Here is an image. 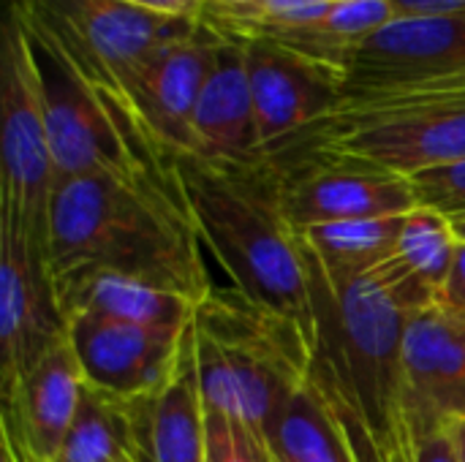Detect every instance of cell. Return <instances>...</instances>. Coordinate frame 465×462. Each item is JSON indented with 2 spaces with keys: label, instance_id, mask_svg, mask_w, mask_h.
<instances>
[{
  "label": "cell",
  "instance_id": "6da1fadb",
  "mask_svg": "<svg viewBox=\"0 0 465 462\" xmlns=\"http://www.w3.org/2000/svg\"><path fill=\"white\" fill-rule=\"evenodd\" d=\"M305 256L316 340L305 387L351 462H420L403 384L406 324L439 294L401 256L332 294Z\"/></svg>",
  "mask_w": 465,
  "mask_h": 462
},
{
  "label": "cell",
  "instance_id": "7a4b0ae2",
  "mask_svg": "<svg viewBox=\"0 0 465 462\" xmlns=\"http://www.w3.org/2000/svg\"><path fill=\"white\" fill-rule=\"evenodd\" d=\"M46 261L52 286L76 275L114 272L196 305L213 291L193 221L166 152L153 142L131 169L84 174L54 188Z\"/></svg>",
  "mask_w": 465,
  "mask_h": 462
},
{
  "label": "cell",
  "instance_id": "3957f363",
  "mask_svg": "<svg viewBox=\"0 0 465 462\" xmlns=\"http://www.w3.org/2000/svg\"><path fill=\"white\" fill-rule=\"evenodd\" d=\"M172 177L193 221L207 272L221 291L264 316L297 324L316 340V313L297 231L292 229L278 172L267 155L221 161L166 152Z\"/></svg>",
  "mask_w": 465,
  "mask_h": 462
},
{
  "label": "cell",
  "instance_id": "277c9868",
  "mask_svg": "<svg viewBox=\"0 0 465 462\" xmlns=\"http://www.w3.org/2000/svg\"><path fill=\"white\" fill-rule=\"evenodd\" d=\"M11 5L46 54L120 103L161 46L199 27V16L161 14L123 0H11Z\"/></svg>",
  "mask_w": 465,
  "mask_h": 462
},
{
  "label": "cell",
  "instance_id": "5b68a950",
  "mask_svg": "<svg viewBox=\"0 0 465 462\" xmlns=\"http://www.w3.org/2000/svg\"><path fill=\"white\" fill-rule=\"evenodd\" d=\"M0 212H8L46 253L54 161L44 114L38 46L16 5H8L0 46Z\"/></svg>",
  "mask_w": 465,
  "mask_h": 462
},
{
  "label": "cell",
  "instance_id": "8992f818",
  "mask_svg": "<svg viewBox=\"0 0 465 462\" xmlns=\"http://www.w3.org/2000/svg\"><path fill=\"white\" fill-rule=\"evenodd\" d=\"M294 139L414 177L465 161V93L341 106Z\"/></svg>",
  "mask_w": 465,
  "mask_h": 462
},
{
  "label": "cell",
  "instance_id": "52a82bcc",
  "mask_svg": "<svg viewBox=\"0 0 465 462\" xmlns=\"http://www.w3.org/2000/svg\"><path fill=\"white\" fill-rule=\"evenodd\" d=\"M341 93V106L465 93V14L395 16L351 52Z\"/></svg>",
  "mask_w": 465,
  "mask_h": 462
},
{
  "label": "cell",
  "instance_id": "ba28073f",
  "mask_svg": "<svg viewBox=\"0 0 465 462\" xmlns=\"http://www.w3.org/2000/svg\"><path fill=\"white\" fill-rule=\"evenodd\" d=\"M264 155L278 172L283 212L294 231L341 221L392 218L417 207L411 180L373 163L297 139Z\"/></svg>",
  "mask_w": 465,
  "mask_h": 462
},
{
  "label": "cell",
  "instance_id": "9c48e42d",
  "mask_svg": "<svg viewBox=\"0 0 465 462\" xmlns=\"http://www.w3.org/2000/svg\"><path fill=\"white\" fill-rule=\"evenodd\" d=\"M63 338L65 316L46 253L8 212H0V403Z\"/></svg>",
  "mask_w": 465,
  "mask_h": 462
},
{
  "label": "cell",
  "instance_id": "30bf717a",
  "mask_svg": "<svg viewBox=\"0 0 465 462\" xmlns=\"http://www.w3.org/2000/svg\"><path fill=\"white\" fill-rule=\"evenodd\" d=\"M65 335L87 387L117 400H153L177 368L185 329H150L76 310L65 316Z\"/></svg>",
  "mask_w": 465,
  "mask_h": 462
},
{
  "label": "cell",
  "instance_id": "8fae6325",
  "mask_svg": "<svg viewBox=\"0 0 465 462\" xmlns=\"http://www.w3.org/2000/svg\"><path fill=\"white\" fill-rule=\"evenodd\" d=\"M403 384L420 444L465 425V310L439 300L409 319Z\"/></svg>",
  "mask_w": 465,
  "mask_h": 462
},
{
  "label": "cell",
  "instance_id": "7c38bea8",
  "mask_svg": "<svg viewBox=\"0 0 465 462\" xmlns=\"http://www.w3.org/2000/svg\"><path fill=\"white\" fill-rule=\"evenodd\" d=\"M242 46L262 155L341 109V76L330 68L264 35L242 38Z\"/></svg>",
  "mask_w": 465,
  "mask_h": 462
},
{
  "label": "cell",
  "instance_id": "4fadbf2b",
  "mask_svg": "<svg viewBox=\"0 0 465 462\" xmlns=\"http://www.w3.org/2000/svg\"><path fill=\"white\" fill-rule=\"evenodd\" d=\"M221 33L199 19L196 33L161 46L134 79L123 106L163 152H196L193 112Z\"/></svg>",
  "mask_w": 465,
  "mask_h": 462
},
{
  "label": "cell",
  "instance_id": "5bb4252c",
  "mask_svg": "<svg viewBox=\"0 0 465 462\" xmlns=\"http://www.w3.org/2000/svg\"><path fill=\"white\" fill-rule=\"evenodd\" d=\"M82 387L84 378L65 335L33 365L16 392L3 400L0 428L14 436L27 462H54L60 455L79 408Z\"/></svg>",
  "mask_w": 465,
  "mask_h": 462
},
{
  "label": "cell",
  "instance_id": "9a60e30c",
  "mask_svg": "<svg viewBox=\"0 0 465 462\" xmlns=\"http://www.w3.org/2000/svg\"><path fill=\"white\" fill-rule=\"evenodd\" d=\"M196 155L221 161H253L262 155L256 139L253 95L242 38L221 33L207 82L193 112Z\"/></svg>",
  "mask_w": 465,
  "mask_h": 462
},
{
  "label": "cell",
  "instance_id": "2e32d148",
  "mask_svg": "<svg viewBox=\"0 0 465 462\" xmlns=\"http://www.w3.org/2000/svg\"><path fill=\"white\" fill-rule=\"evenodd\" d=\"M144 444L147 462L207 460V406L202 395L193 324L183 335L180 359L169 384L147 400Z\"/></svg>",
  "mask_w": 465,
  "mask_h": 462
},
{
  "label": "cell",
  "instance_id": "e0dca14e",
  "mask_svg": "<svg viewBox=\"0 0 465 462\" xmlns=\"http://www.w3.org/2000/svg\"><path fill=\"white\" fill-rule=\"evenodd\" d=\"M54 294L63 316L87 310L106 319L172 332L188 329L199 308L193 300L183 294L114 272H90L60 280L54 283Z\"/></svg>",
  "mask_w": 465,
  "mask_h": 462
},
{
  "label": "cell",
  "instance_id": "ac0fdd59",
  "mask_svg": "<svg viewBox=\"0 0 465 462\" xmlns=\"http://www.w3.org/2000/svg\"><path fill=\"white\" fill-rule=\"evenodd\" d=\"M403 215L341 221L297 231L302 251L322 272L332 294H343L357 278L398 256Z\"/></svg>",
  "mask_w": 465,
  "mask_h": 462
},
{
  "label": "cell",
  "instance_id": "d6986e66",
  "mask_svg": "<svg viewBox=\"0 0 465 462\" xmlns=\"http://www.w3.org/2000/svg\"><path fill=\"white\" fill-rule=\"evenodd\" d=\"M144 419L147 400H117L84 384L74 425L54 462H114L125 452L147 462Z\"/></svg>",
  "mask_w": 465,
  "mask_h": 462
},
{
  "label": "cell",
  "instance_id": "ffe728a7",
  "mask_svg": "<svg viewBox=\"0 0 465 462\" xmlns=\"http://www.w3.org/2000/svg\"><path fill=\"white\" fill-rule=\"evenodd\" d=\"M458 251L460 242L455 237L450 215L420 204L403 215L398 256L411 272H417L439 294V300L452 275Z\"/></svg>",
  "mask_w": 465,
  "mask_h": 462
},
{
  "label": "cell",
  "instance_id": "44dd1931",
  "mask_svg": "<svg viewBox=\"0 0 465 462\" xmlns=\"http://www.w3.org/2000/svg\"><path fill=\"white\" fill-rule=\"evenodd\" d=\"M272 452L292 462H351L335 428L302 387L283 408L272 436Z\"/></svg>",
  "mask_w": 465,
  "mask_h": 462
},
{
  "label": "cell",
  "instance_id": "7402d4cb",
  "mask_svg": "<svg viewBox=\"0 0 465 462\" xmlns=\"http://www.w3.org/2000/svg\"><path fill=\"white\" fill-rule=\"evenodd\" d=\"M207 406V403H204ZM204 462H278L267 436L242 419L207 406V460Z\"/></svg>",
  "mask_w": 465,
  "mask_h": 462
},
{
  "label": "cell",
  "instance_id": "603a6c76",
  "mask_svg": "<svg viewBox=\"0 0 465 462\" xmlns=\"http://www.w3.org/2000/svg\"><path fill=\"white\" fill-rule=\"evenodd\" d=\"M409 180L420 207H430L444 215L465 212V161L425 169Z\"/></svg>",
  "mask_w": 465,
  "mask_h": 462
},
{
  "label": "cell",
  "instance_id": "cb8c5ba5",
  "mask_svg": "<svg viewBox=\"0 0 465 462\" xmlns=\"http://www.w3.org/2000/svg\"><path fill=\"white\" fill-rule=\"evenodd\" d=\"M398 16L465 14V0H390Z\"/></svg>",
  "mask_w": 465,
  "mask_h": 462
},
{
  "label": "cell",
  "instance_id": "d4e9b609",
  "mask_svg": "<svg viewBox=\"0 0 465 462\" xmlns=\"http://www.w3.org/2000/svg\"><path fill=\"white\" fill-rule=\"evenodd\" d=\"M420 462H463L455 430H441L428 438L420 449Z\"/></svg>",
  "mask_w": 465,
  "mask_h": 462
},
{
  "label": "cell",
  "instance_id": "484cf974",
  "mask_svg": "<svg viewBox=\"0 0 465 462\" xmlns=\"http://www.w3.org/2000/svg\"><path fill=\"white\" fill-rule=\"evenodd\" d=\"M441 302L465 310V245H460L458 251V259H455V267H452V275L447 280V289L441 294Z\"/></svg>",
  "mask_w": 465,
  "mask_h": 462
},
{
  "label": "cell",
  "instance_id": "4316f807",
  "mask_svg": "<svg viewBox=\"0 0 465 462\" xmlns=\"http://www.w3.org/2000/svg\"><path fill=\"white\" fill-rule=\"evenodd\" d=\"M139 8L161 11V14H183V16H199L202 0H123Z\"/></svg>",
  "mask_w": 465,
  "mask_h": 462
},
{
  "label": "cell",
  "instance_id": "83f0119b",
  "mask_svg": "<svg viewBox=\"0 0 465 462\" xmlns=\"http://www.w3.org/2000/svg\"><path fill=\"white\" fill-rule=\"evenodd\" d=\"M0 462H27L19 444L14 441V436L5 428H0Z\"/></svg>",
  "mask_w": 465,
  "mask_h": 462
},
{
  "label": "cell",
  "instance_id": "f1b7e54d",
  "mask_svg": "<svg viewBox=\"0 0 465 462\" xmlns=\"http://www.w3.org/2000/svg\"><path fill=\"white\" fill-rule=\"evenodd\" d=\"M450 221H452V229H455L458 242L465 245V212H460V215H450Z\"/></svg>",
  "mask_w": 465,
  "mask_h": 462
},
{
  "label": "cell",
  "instance_id": "f546056e",
  "mask_svg": "<svg viewBox=\"0 0 465 462\" xmlns=\"http://www.w3.org/2000/svg\"><path fill=\"white\" fill-rule=\"evenodd\" d=\"M455 438H458V449H460V457L465 462V425L455 428Z\"/></svg>",
  "mask_w": 465,
  "mask_h": 462
},
{
  "label": "cell",
  "instance_id": "4dcf8cb0",
  "mask_svg": "<svg viewBox=\"0 0 465 462\" xmlns=\"http://www.w3.org/2000/svg\"><path fill=\"white\" fill-rule=\"evenodd\" d=\"M204 3H221V5H253L259 0H204Z\"/></svg>",
  "mask_w": 465,
  "mask_h": 462
},
{
  "label": "cell",
  "instance_id": "1f68e13d",
  "mask_svg": "<svg viewBox=\"0 0 465 462\" xmlns=\"http://www.w3.org/2000/svg\"><path fill=\"white\" fill-rule=\"evenodd\" d=\"M114 462H144V460H142L139 455H131V452H125V455H120V457H117Z\"/></svg>",
  "mask_w": 465,
  "mask_h": 462
},
{
  "label": "cell",
  "instance_id": "d6a6232c",
  "mask_svg": "<svg viewBox=\"0 0 465 462\" xmlns=\"http://www.w3.org/2000/svg\"><path fill=\"white\" fill-rule=\"evenodd\" d=\"M275 460H278V462H292L289 457H281V455H275Z\"/></svg>",
  "mask_w": 465,
  "mask_h": 462
}]
</instances>
